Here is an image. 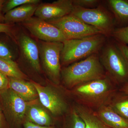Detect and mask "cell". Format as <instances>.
Listing matches in <instances>:
<instances>
[{
  "label": "cell",
  "instance_id": "obj_1",
  "mask_svg": "<svg viewBox=\"0 0 128 128\" xmlns=\"http://www.w3.org/2000/svg\"><path fill=\"white\" fill-rule=\"evenodd\" d=\"M105 72L98 52L64 67L61 75L65 85L73 87L103 78L106 76Z\"/></svg>",
  "mask_w": 128,
  "mask_h": 128
},
{
  "label": "cell",
  "instance_id": "obj_2",
  "mask_svg": "<svg viewBox=\"0 0 128 128\" xmlns=\"http://www.w3.org/2000/svg\"><path fill=\"white\" fill-rule=\"evenodd\" d=\"M98 55L106 74L115 85L128 83V62L114 39L108 38Z\"/></svg>",
  "mask_w": 128,
  "mask_h": 128
},
{
  "label": "cell",
  "instance_id": "obj_3",
  "mask_svg": "<svg viewBox=\"0 0 128 128\" xmlns=\"http://www.w3.org/2000/svg\"><path fill=\"white\" fill-rule=\"evenodd\" d=\"M108 38L98 34L79 39L66 40L63 42L61 64H73L99 52Z\"/></svg>",
  "mask_w": 128,
  "mask_h": 128
},
{
  "label": "cell",
  "instance_id": "obj_4",
  "mask_svg": "<svg viewBox=\"0 0 128 128\" xmlns=\"http://www.w3.org/2000/svg\"><path fill=\"white\" fill-rule=\"evenodd\" d=\"M102 2H103L98 7L93 9H85L73 6L70 14L110 38L116 28L115 19L107 6H105Z\"/></svg>",
  "mask_w": 128,
  "mask_h": 128
},
{
  "label": "cell",
  "instance_id": "obj_5",
  "mask_svg": "<svg viewBox=\"0 0 128 128\" xmlns=\"http://www.w3.org/2000/svg\"><path fill=\"white\" fill-rule=\"evenodd\" d=\"M37 43L40 64L49 79L58 84L61 77L60 54L63 42L40 40Z\"/></svg>",
  "mask_w": 128,
  "mask_h": 128
},
{
  "label": "cell",
  "instance_id": "obj_6",
  "mask_svg": "<svg viewBox=\"0 0 128 128\" xmlns=\"http://www.w3.org/2000/svg\"><path fill=\"white\" fill-rule=\"evenodd\" d=\"M0 96L2 109L6 116L9 128L23 124L25 121L27 102L9 88Z\"/></svg>",
  "mask_w": 128,
  "mask_h": 128
},
{
  "label": "cell",
  "instance_id": "obj_7",
  "mask_svg": "<svg viewBox=\"0 0 128 128\" xmlns=\"http://www.w3.org/2000/svg\"><path fill=\"white\" fill-rule=\"evenodd\" d=\"M47 22L59 29L67 40L79 39L102 34L98 29L88 25L71 14Z\"/></svg>",
  "mask_w": 128,
  "mask_h": 128
},
{
  "label": "cell",
  "instance_id": "obj_8",
  "mask_svg": "<svg viewBox=\"0 0 128 128\" xmlns=\"http://www.w3.org/2000/svg\"><path fill=\"white\" fill-rule=\"evenodd\" d=\"M22 24L32 35L41 41L63 42L67 40L58 28L36 17H32Z\"/></svg>",
  "mask_w": 128,
  "mask_h": 128
},
{
  "label": "cell",
  "instance_id": "obj_9",
  "mask_svg": "<svg viewBox=\"0 0 128 128\" xmlns=\"http://www.w3.org/2000/svg\"><path fill=\"white\" fill-rule=\"evenodd\" d=\"M114 84L107 75L98 79L76 86V94L85 100H96L104 97L108 93L116 91Z\"/></svg>",
  "mask_w": 128,
  "mask_h": 128
},
{
  "label": "cell",
  "instance_id": "obj_10",
  "mask_svg": "<svg viewBox=\"0 0 128 128\" xmlns=\"http://www.w3.org/2000/svg\"><path fill=\"white\" fill-rule=\"evenodd\" d=\"M16 42L19 60L27 64L34 72L40 73L41 66L37 42L24 32L18 34Z\"/></svg>",
  "mask_w": 128,
  "mask_h": 128
},
{
  "label": "cell",
  "instance_id": "obj_11",
  "mask_svg": "<svg viewBox=\"0 0 128 128\" xmlns=\"http://www.w3.org/2000/svg\"><path fill=\"white\" fill-rule=\"evenodd\" d=\"M32 82L36 89L40 102L44 107L55 116H60L65 112L67 105L62 96L56 89Z\"/></svg>",
  "mask_w": 128,
  "mask_h": 128
},
{
  "label": "cell",
  "instance_id": "obj_12",
  "mask_svg": "<svg viewBox=\"0 0 128 128\" xmlns=\"http://www.w3.org/2000/svg\"><path fill=\"white\" fill-rule=\"evenodd\" d=\"M73 6L72 0H58L52 3L40 4L34 15L47 22L69 15Z\"/></svg>",
  "mask_w": 128,
  "mask_h": 128
},
{
  "label": "cell",
  "instance_id": "obj_13",
  "mask_svg": "<svg viewBox=\"0 0 128 128\" xmlns=\"http://www.w3.org/2000/svg\"><path fill=\"white\" fill-rule=\"evenodd\" d=\"M37 100L28 102L25 121L41 126H54L52 118L44 108L37 103Z\"/></svg>",
  "mask_w": 128,
  "mask_h": 128
},
{
  "label": "cell",
  "instance_id": "obj_14",
  "mask_svg": "<svg viewBox=\"0 0 128 128\" xmlns=\"http://www.w3.org/2000/svg\"><path fill=\"white\" fill-rule=\"evenodd\" d=\"M9 88L26 102L37 100L38 96L36 89L32 82L18 78L8 77Z\"/></svg>",
  "mask_w": 128,
  "mask_h": 128
},
{
  "label": "cell",
  "instance_id": "obj_15",
  "mask_svg": "<svg viewBox=\"0 0 128 128\" xmlns=\"http://www.w3.org/2000/svg\"><path fill=\"white\" fill-rule=\"evenodd\" d=\"M106 5L114 16L116 27L128 26V0H108Z\"/></svg>",
  "mask_w": 128,
  "mask_h": 128
},
{
  "label": "cell",
  "instance_id": "obj_16",
  "mask_svg": "<svg viewBox=\"0 0 128 128\" xmlns=\"http://www.w3.org/2000/svg\"><path fill=\"white\" fill-rule=\"evenodd\" d=\"M39 4H27L7 12L4 16L5 22L8 23L23 22L32 17Z\"/></svg>",
  "mask_w": 128,
  "mask_h": 128
},
{
  "label": "cell",
  "instance_id": "obj_17",
  "mask_svg": "<svg viewBox=\"0 0 128 128\" xmlns=\"http://www.w3.org/2000/svg\"><path fill=\"white\" fill-rule=\"evenodd\" d=\"M97 114L111 128H128V120L118 114L110 105L101 106Z\"/></svg>",
  "mask_w": 128,
  "mask_h": 128
},
{
  "label": "cell",
  "instance_id": "obj_18",
  "mask_svg": "<svg viewBox=\"0 0 128 128\" xmlns=\"http://www.w3.org/2000/svg\"><path fill=\"white\" fill-rule=\"evenodd\" d=\"M84 121L86 128H111L98 117L97 114L87 108L79 105L76 109Z\"/></svg>",
  "mask_w": 128,
  "mask_h": 128
},
{
  "label": "cell",
  "instance_id": "obj_19",
  "mask_svg": "<svg viewBox=\"0 0 128 128\" xmlns=\"http://www.w3.org/2000/svg\"><path fill=\"white\" fill-rule=\"evenodd\" d=\"M0 71L8 77L26 80L28 77L13 60L0 58Z\"/></svg>",
  "mask_w": 128,
  "mask_h": 128
},
{
  "label": "cell",
  "instance_id": "obj_20",
  "mask_svg": "<svg viewBox=\"0 0 128 128\" xmlns=\"http://www.w3.org/2000/svg\"><path fill=\"white\" fill-rule=\"evenodd\" d=\"M119 92L118 93L114 92L110 106L118 114L128 120V94Z\"/></svg>",
  "mask_w": 128,
  "mask_h": 128
},
{
  "label": "cell",
  "instance_id": "obj_21",
  "mask_svg": "<svg viewBox=\"0 0 128 128\" xmlns=\"http://www.w3.org/2000/svg\"><path fill=\"white\" fill-rule=\"evenodd\" d=\"M64 128H86L84 122L76 109L71 112L64 124Z\"/></svg>",
  "mask_w": 128,
  "mask_h": 128
},
{
  "label": "cell",
  "instance_id": "obj_22",
  "mask_svg": "<svg viewBox=\"0 0 128 128\" xmlns=\"http://www.w3.org/2000/svg\"><path fill=\"white\" fill-rule=\"evenodd\" d=\"M41 1L39 0H9L6 2L3 6L2 11L7 12L22 5L27 4H39Z\"/></svg>",
  "mask_w": 128,
  "mask_h": 128
},
{
  "label": "cell",
  "instance_id": "obj_23",
  "mask_svg": "<svg viewBox=\"0 0 128 128\" xmlns=\"http://www.w3.org/2000/svg\"><path fill=\"white\" fill-rule=\"evenodd\" d=\"M110 38L121 43L128 44V26L122 28H116Z\"/></svg>",
  "mask_w": 128,
  "mask_h": 128
},
{
  "label": "cell",
  "instance_id": "obj_24",
  "mask_svg": "<svg viewBox=\"0 0 128 128\" xmlns=\"http://www.w3.org/2000/svg\"><path fill=\"white\" fill-rule=\"evenodd\" d=\"M72 1L73 6L85 9L96 8L102 2L100 0H72Z\"/></svg>",
  "mask_w": 128,
  "mask_h": 128
},
{
  "label": "cell",
  "instance_id": "obj_25",
  "mask_svg": "<svg viewBox=\"0 0 128 128\" xmlns=\"http://www.w3.org/2000/svg\"><path fill=\"white\" fill-rule=\"evenodd\" d=\"M14 56L10 47L4 42L0 41V58L13 60Z\"/></svg>",
  "mask_w": 128,
  "mask_h": 128
},
{
  "label": "cell",
  "instance_id": "obj_26",
  "mask_svg": "<svg viewBox=\"0 0 128 128\" xmlns=\"http://www.w3.org/2000/svg\"><path fill=\"white\" fill-rule=\"evenodd\" d=\"M9 89V78L0 71V94Z\"/></svg>",
  "mask_w": 128,
  "mask_h": 128
},
{
  "label": "cell",
  "instance_id": "obj_27",
  "mask_svg": "<svg viewBox=\"0 0 128 128\" xmlns=\"http://www.w3.org/2000/svg\"><path fill=\"white\" fill-rule=\"evenodd\" d=\"M116 41V40H115ZM120 49L128 62V46L116 41Z\"/></svg>",
  "mask_w": 128,
  "mask_h": 128
},
{
  "label": "cell",
  "instance_id": "obj_28",
  "mask_svg": "<svg viewBox=\"0 0 128 128\" xmlns=\"http://www.w3.org/2000/svg\"><path fill=\"white\" fill-rule=\"evenodd\" d=\"M23 126L24 128H56L54 126H40L27 121H25V122Z\"/></svg>",
  "mask_w": 128,
  "mask_h": 128
},
{
  "label": "cell",
  "instance_id": "obj_29",
  "mask_svg": "<svg viewBox=\"0 0 128 128\" xmlns=\"http://www.w3.org/2000/svg\"><path fill=\"white\" fill-rule=\"evenodd\" d=\"M0 128H9L8 124L6 121L2 112V108L0 105Z\"/></svg>",
  "mask_w": 128,
  "mask_h": 128
},
{
  "label": "cell",
  "instance_id": "obj_30",
  "mask_svg": "<svg viewBox=\"0 0 128 128\" xmlns=\"http://www.w3.org/2000/svg\"><path fill=\"white\" fill-rule=\"evenodd\" d=\"M12 31V26L7 24L0 23V33H9Z\"/></svg>",
  "mask_w": 128,
  "mask_h": 128
},
{
  "label": "cell",
  "instance_id": "obj_31",
  "mask_svg": "<svg viewBox=\"0 0 128 128\" xmlns=\"http://www.w3.org/2000/svg\"><path fill=\"white\" fill-rule=\"evenodd\" d=\"M6 1L4 0H0V23H3L5 22L4 16L2 15V12L3 6Z\"/></svg>",
  "mask_w": 128,
  "mask_h": 128
},
{
  "label": "cell",
  "instance_id": "obj_32",
  "mask_svg": "<svg viewBox=\"0 0 128 128\" xmlns=\"http://www.w3.org/2000/svg\"><path fill=\"white\" fill-rule=\"evenodd\" d=\"M119 90L124 94H128V82L121 86Z\"/></svg>",
  "mask_w": 128,
  "mask_h": 128
}]
</instances>
